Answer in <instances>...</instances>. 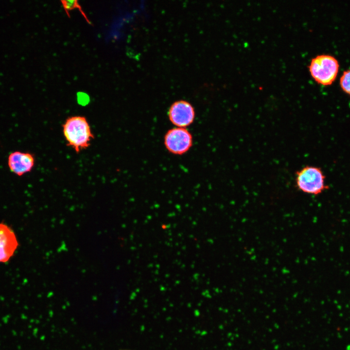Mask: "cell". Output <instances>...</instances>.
Here are the masks:
<instances>
[{"label": "cell", "mask_w": 350, "mask_h": 350, "mask_svg": "<svg viewBox=\"0 0 350 350\" xmlns=\"http://www.w3.org/2000/svg\"><path fill=\"white\" fill-rule=\"evenodd\" d=\"M62 127L67 145L72 148L77 153L88 147L94 137L87 119L83 116L68 118Z\"/></svg>", "instance_id": "cell-1"}, {"label": "cell", "mask_w": 350, "mask_h": 350, "mask_svg": "<svg viewBox=\"0 0 350 350\" xmlns=\"http://www.w3.org/2000/svg\"><path fill=\"white\" fill-rule=\"evenodd\" d=\"M320 168L307 165L296 172V188L307 194L317 195L329 188Z\"/></svg>", "instance_id": "cell-2"}, {"label": "cell", "mask_w": 350, "mask_h": 350, "mask_svg": "<svg viewBox=\"0 0 350 350\" xmlns=\"http://www.w3.org/2000/svg\"><path fill=\"white\" fill-rule=\"evenodd\" d=\"M339 67L338 61L333 56L321 54L312 59L309 69L311 76L317 83L328 86L335 79Z\"/></svg>", "instance_id": "cell-3"}, {"label": "cell", "mask_w": 350, "mask_h": 350, "mask_svg": "<svg viewBox=\"0 0 350 350\" xmlns=\"http://www.w3.org/2000/svg\"><path fill=\"white\" fill-rule=\"evenodd\" d=\"M164 145L169 153L181 156L187 153L193 145V137L187 128L174 127L165 134Z\"/></svg>", "instance_id": "cell-4"}, {"label": "cell", "mask_w": 350, "mask_h": 350, "mask_svg": "<svg viewBox=\"0 0 350 350\" xmlns=\"http://www.w3.org/2000/svg\"><path fill=\"white\" fill-rule=\"evenodd\" d=\"M168 117L175 127L187 128L194 122L195 112L192 105L185 100L174 102L169 108Z\"/></svg>", "instance_id": "cell-5"}, {"label": "cell", "mask_w": 350, "mask_h": 350, "mask_svg": "<svg viewBox=\"0 0 350 350\" xmlns=\"http://www.w3.org/2000/svg\"><path fill=\"white\" fill-rule=\"evenodd\" d=\"M35 163L34 155L29 152L15 151L8 157L7 164L10 171L18 176L30 172Z\"/></svg>", "instance_id": "cell-6"}, {"label": "cell", "mask_w": 350, "mask_h": 350, "mask_svg": "<svg viewBox=\"0 0 350 350\" xmlns=\"http://www.w3.org/2000/svg\"><path fill=\"white\" fill-rule=\"evenodd\" d=\"M18 243L14 231L7 225L0 223V262H8L14 255Z\"/></svg>", "instance_id": "cell-7"}, {"label": "cell", "mask_w": 350, "mask_h": 350, "mask_svg": "<svg viewBox=\"0 0 350 350\" xmlns=\"http://www.w3.org/2000/svg\"><path fill=\"white\" fill-rule=\"evenodd\" d=\"M62 6L67 14L68 16H69V12L74 9H78L80 12L82 13L84 17L86 18L87 22L90 23V21L87 18L86 14L83 12L82 8L80 4L78 3L77 0H61Z\"/></svg>", "instance_id": "cell-8"}, {"label": "cell", "mask_w": 350, "mask_h": 350, "mask_svg": "<svg viewBox=\"0 0 350 350\" xmlns=\"http://www.w3.org/2000/svg\"><path fill=\"white\" fill-rule=\"evenodd\" d=\"M340 84L343 90L350 95V69L344 71L340 77Z\"/></svg>", "instance_id": "cell-9"}, {"label": "cell", "mask_w": 350, "mask_h": 350, "mask_svg": "<svg viewBox=\"0 0 350 350\" xmlns=\"http://www.w3.org/2000/svg\"><path fill=\"white\" fill-rule=\"evenodd\" d=\"M77 101L80 105H84L88 103L89 98L86 93L79 92L77 94Z\"/></svg>", "instance_id": "cell-10"}]
</instances>
